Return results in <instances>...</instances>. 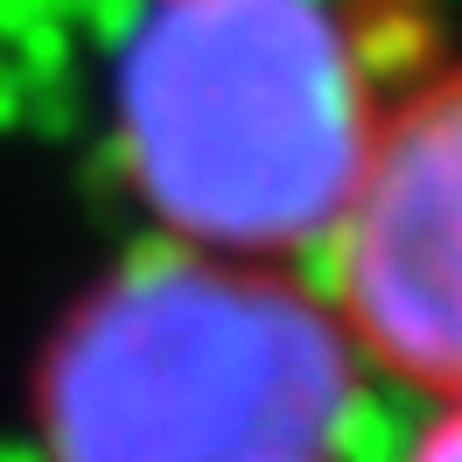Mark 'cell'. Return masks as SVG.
<instances>
[{
    "label": "cell",
    "instance_id": "cell-1",
    "mask_svg": "<svg viewBox=\"0 0 462 462\" xmlns=\"http://www.w3.org/2000/svg\"><path fill=\"white\" fill-rule=\"evenodd\" d=\"M378 113L350 0H119L106 141L169 245L294 260L329 238Z\"/></svg>",
    "mask_w": 462,
    "mask_h": 462
},
{
    "label": "cell",
    "instance_id": "cell-2",
    "mask_svg": "<svg viewBox=\"0 0 462 462\" xmlns=\"http://www.w3.org/2000/svg\"><path fill=\"white\" fill-rule=\"evenodd\" d=\"M357 344L281 260L154 245L91 281L35 357L42 462H337Z\"/></svg>",
    "mask_w": 462,
    "mask_h": 462
},
{
    "label": "cell",
    "instance_id": "cell-3",
    "mask_svg": "<svg viewBox=\"0 0 462 462\" xmlns=\"http://www.w3.org/2000/svg\"><path fill=\"white\" fill-rule=\"evenodd\" d=\"M329 245L357 357L462 400V63L385 98Z\"/></svg>",
    "mask_w": 462,
    "mask_h": 462
},
{
    "label": "cell",
    "instance_id": "cell-4",
    "mask_svg": "<svg viewBox=\"0 0 462 462\" xmlns=\"http://www.w3.org/2000/svg\"><path fill=\"white\" fill-rule=\"evenodd\" d=\"M406 462H462V400H448L428 428H420V441L406 448Z\"/></svg>",
    "mask_w": 462,
    "mask_h": 462
}]
</instances>
